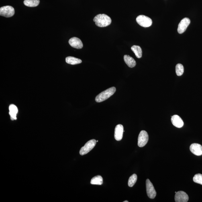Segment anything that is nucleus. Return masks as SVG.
Wrapping results in <instances>:
<instances>
[{"label": "nucleus", "mask_w": 202, "mask_h": 202, "mask_svg": "<svg viewBox=\"0 0 202 202\" xmlns=\"http://www.w3.org/2000/svg\"><path fill=\"white\" fill-rule=\"evenodd\" d=\"M146 188L148 197L150 199H154L156 195V192L153 185L149 179L146 180Z\"/></svg>", "instance_id": "0eeeda50"}, {"label": "nucleus", "mask_w": 202, "mask_h": 202, "mask_svg": "<svg viewBox=\"0 0 202 202\" xmlns=\"http://www.w3.org/2000/svg\"><path fill=\"white\" fill-rule=\"evenodd\" d=\"M40 3V0H25L24 1V4L25 6L30 7L38 6Z\"/></svg>", "instance_id": "a211bd4d"}, {"label": "nucleus", "mask_w": 202, "mask_h": 202, "mask_svg": "<svg viewBox=\"0 0 202 202\" xmlns=\"http://www.w3.org/2000/svg\"><path fill=\"white\" fill-rule=\"evenodd\" d=\"M9 115H10L11 119L12 120H16V115L18 112L16 106L12 104L9 107Z\"/></svg>", "instance_id": "4468645a"}, {"label": "nucleus", "mask_w": 202, "mask_h": 202, "mask_svg": "<svg viewBox=\"0 0 202 202\" xmlns=\"http://www.w3.org/2000/svg\"><path fill=\"white\" fill-rule=\"evenodd\" d=\"M116 91L115 87H112L102 92L96 97V101L97 102H101L106 101L111 96H112Z\"/></svg>", "instance_id": "f03ea898"}, {"label": "nucleus", "mask_w": 202, "mask_h": 202, "mask_svg": "<svg viewBox=\"0 0 202 202\" xmlns=\"http://www.w3.org/2000/svg\"><path fill=\"white\" fill-rule=\"evenodd\" d=\"M193 181L196 183L202 185V174H195L193 177Z\"/></svg>", "instance_id": "4be33fe9"}, {"label": "nucleus", "mask_w": 202, "mask_h": 202, "mask_svg": "<svg viewBox=\"0 0 202 202\" xmlns=\"http://www.w3.org/2000/svg\"><path fill=\"white\" fill-rule=\"evenodd\" d=\"M103 183V179L101 176L97 175L92 178L91 183L92 185H101Z\"/></svg>", "instance_id": "6ab92c4d"}, {"label": "nucleus", "mask_w": 202, "mask_h": 202, "mask_svg": "<svg viewBox=\"0 0 202 202\" xmlns=\"http://www.w3.org/2000/svg\"><path fill=\"white\" fill-rule=\"evenodd\" d=\"M131 49L133 52H134L137 58H140L142 57V51L140 46H133L131 47Z\"/></svg>", "instance_id": "f3484780"}, {"label": "nucleus", "mask_w": 202, "mask_h": 202, "mask_svg": "<svg viewBox=\"0 0 202 202\" xmlns=\"http://www.w3.org/2000/svg\"><path fill=\"white\" fill-rule=\"evenodd\" d=\"M171 121L172 124L174 126L177 127V128H182L183 126V122L179 116L177 115L172 116L171 118Z\"/></svg>", "instance_id": "ddd939ff"}, {"label": "nucleus", "mask_w": 202, "mask_h": 202, "mask_svg": "<svg viewBox=\"0 0 202 202\" xmlns=\"http://www.w3.org/2000/svg\"><path fill=\"white\" fill-rule=\"evenodd\" d=\"M136 20L139 25L144 27H150L152 23L151 19L144 15H139L137 17Z\"/></svg>", "instance_id": "7ed1b4c3"}, {"label": "nucleus", "mask_w": 202, "mask_h": 202, "mask_svg": "<svg viewBox=\"0 0 202 202\" xmlns=\"http://www.w3.org/2000/svg\"><path fill=\"white\" fill-rule=\"evenodd\" d=\"M137 176L136 174H133L129 178L128 182V185L129 187H132L136 183L137 180Z\"/></svg>", "instance_id": "412c9836"}, {"label": "nucleus", "mask_w": 202, "mask_h": 202, "mask_svg": "<svg viewBox=\"0 0 202 202\" xmlns=\"http://www.w3.org/2000/svg\"><path fill=\"white\" fill-rule=\"evenodd\" d=\"M14 9L11 6H6L0 8V15L6 17H11L14 15Z\"/></svg>", "instance_id": "39448f33"}, {"label": "nucleus", "mask_w": 202, "mask_h": 202, "mask_svg": "<svg viewBox=\"0 0 202 202\" xmlns=\"http://www.w3.org/2000/svg\"><path fill=\"white\" fill-rule=\"evenodd\" d=\"M67 63L71 65H75L81 63L82 61L80 59L74 57H68L66 58Z\"/></svg>", "instance_id": "dca6fc26"}, {"label": "nucleus", "mask_w": 202, "mask_h": 202, "mask_svg": "<svg viewBox=\"0 0 202 202\" xmlns=\"http://www.w3.org/2000/svg\"><path fill=\"white\" fill-rule=\"evenodd\" d=\"M149 136L145 131L142 130L139 134L138 139V145L140 147H144L148 143Z\"/></svg>", "instance_id": "423d86ee"}, {"label": "nucleus", "mask_w": 202, "mask_h": 202, "mask_svg": "<svg viewBox=\"0 0 202 202\" xmlns=\"http://www.w3.org/2000/svg\"><path fill=\"white\" fill-rule=\"evenodd\" d=\"M188 200L189 197L185 192L180 191L176 193L175 201L176 202H187Z\"/></svg>", "instance_id": "1a4fd4ad"}, {"label": "nucleus", "mask_w": 202, "mask_h": 202, "mask_svg": "<svg viewBox=\"0 0 202 202\" xmlns=\"http://www.w3.org/2000/svg\"><path fill=\"white\" fill-rule=\"evenodd\" d=\"M128 201H123V202H128Z\"/></svg>", "instance_id": "5701e85b"}, {"label": "nucleus", "mask_w": 202, "mask_h": 202, "mask_svg": "<svg viewBox=\"0 0 202 202\" xmlns=\"http://www.w3.org/2000/svg\"><path fill=\"white\" fill-rule=\"evenodd\" d=\"M93 20L97 26L101 27L108 26L112 22L111 18L105 14L97 15L94 18Z\"/></svg>", "instance_id": "f257e3e1"}, {"label": "nucleus", "mask_w": 202, "mask_h": 202, "mask_svg": "<svg viewBox=\"0 0 202 202\" xmlns=\"http://www.w3.org/2000/svg\"><path fill=\"white\" fill-rule=\"evenodd\" d=\"M96 142H98V140H97V141H96Z\"/></svg>", "instance_id": "b1692460"}, {"label": "nucleus", "mask_w": 202, "mask_h": 202, "mask_svg": "<svg viewBox=\"0 0 202 202\" xmlns=\"http://www.w3.org/2000/svg\"><path fill=\"white\" fill-rule=\"evenodd\" d=\"M125 63L128 65L129 68H133L134 67L136 64V62L134 59L129 55H125L123 57Z\"/></svg>", "instance_id": "2eb2a0df"}, {"label": "nucleus", "mask_w": 202, "mask_h": 202, "mask_svg": "<svg viewBox=\"0 0 202 202\" xmlns=\"http://www.w3.org/2000/svg\"><path fill=\"white\" fill-rule=\"evenodd\" d=\"M191 21L188 18H185L180 21L178 24L177 32L179 34H182L186 30V29L190 24Z\"/></svg>", "instance_id": "6e6552de"}, {"label": "nucleus", "mask_w": 202, "mask_h": 202, "mask_svg": "<svg viewBox=\"0 0 202 202\" xmlns=\"http://www.w3.org/2000/svg\"><path fill=\"white\" fill-rule=\"evenodd\" d=\"M123 125L118 124L115 128V138L117 141H120L123 138Z\"/></svg>", "instance_id": "f8f14e48"}, {"label": "nucleus", "mask_w": 202, "mask_h": 202, "mask_svg": "<svg viewBox=\"0 0 202 202\" xmlns=\"http://www.w3.org/2000/svg\"><path fill=\"white\" fill-rule=\"evenodd\" d=\"M70 46L72 47L78 49L83 48V45L81 40L76 37H73L68 41Z\"/></svg>", "instance_id": "9d476101"}, {"label": "nucleus", "mask_w": 202, "mask_h": 202, "mask_svg": "<svg viewBox=\"0 0 202 202\" xmlns=\"http://www.w3.org/2000/svg\"><path fill=\"white\" fill-rule=\"evenodd\" d=\"M184 67L181 64H178L176 66V72L177 75L180 76L182 75L184 72Z\"/></svg>", "instance_id": "aec40b11"}, {"label": "nucleus", "mask_w": 202, "mask_h": 202, "mask_svg": "<svg viewBox=\"0 0 202 202\" xmlns=\"http://www.w3.org/2000/svg\"><path fill=\"white\" fill-rule=\"evenodd\" d=\"M190 150L192 153L197 156L202 155V146L198 144H193L190 146Z\"/></svg>", "instance_id": "9b49d317"}, {"label": "nucleus", "mask_w": 202, "mask_h": 202, "mask_svg": "<svg viewBox=\"0 0 202 202\" xmlns=\"http://www.w3.org/2000/svg\"><path fill=\"white\" fill-rule=\"evenodd\" d=\"M96 140L95 139L90 140L86 143L83 147H82L80 150V154L84 156L87 154L91 150L95 147L96 144Z\"/></svg>", "instance_id": "20e7f679"}]
</instances>
